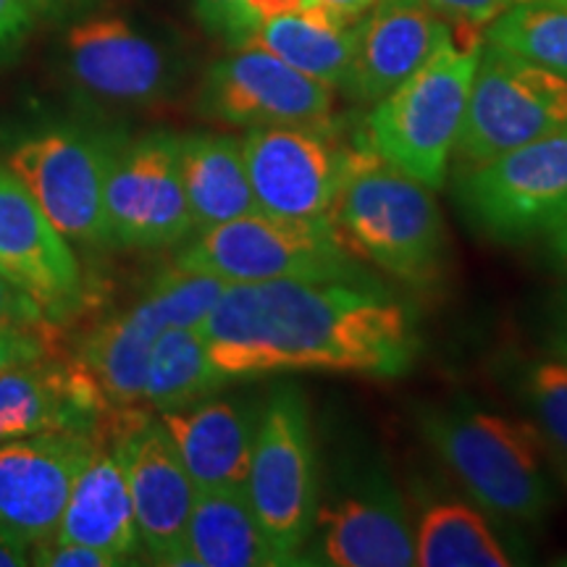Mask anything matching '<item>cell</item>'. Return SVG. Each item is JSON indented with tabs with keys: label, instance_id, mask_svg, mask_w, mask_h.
Returning a JSON list of instances; mask_svg holds the SVG:
<instances>
[{
	"label": "cell",
	"instance_id": "obj_23",
	"mask_svg": "<svg viewBox=\"0 0 567 567\" xmlns=\"http://www.w3.org/2000/svg\"><path fill=\"white\" fill-rule=\"evenodd\" d=\"M413 542L415 565L421 567H507L517 563L476 502L429 488L417 492Z\"/></svg>",
	"mask_w": 567,
	"mask_h": 567
},
{
	"label": "cell",
	"instance_id": "obj_14",
	"mask_svg": "<svg viewBox=\"0 0 567 567\" xmlns=\"http://www.w3.org/2000/svg\"><path fill=\"white\" fill-rule=\"evenodd\" d=\"M0 274L59 326L87 302V281L71 243L9 166H0Z\"/></svg>",
	"mask_w": 567,
	"mask_h": 567
},
{
	"label": "cell",
	"instance_id": "obj_2",
	"mask_svg": "<svg viewBox=\"0 0 567 567\" xmlns=\"http://www.w3.org/2000/svg\"><path fill=\"white\" fill-rule=\"evenodd\" d=\"M417 431L486 515L523 526L549 515L547 450L530 423L471 405H429L417 410Z\"/></svg>",
	"mask_w": 567,
	"mask_h": 567
},
{
	"label": "cell",
	"instance_id": "obj_36",
	"mask_svg": "<svg viewBox=\"0 0 567 567\" xmlns=\"http://www.w3.org/2000/svg\"><path fill=\"white\" fill-rule=\"evenodd\" d=\"M34 21L30 0H0V61L17 51Z\"/></svg>",
	"mask_w": 567,
	"mask_h": 567
},
{
	"label": "cell",
	"instance_id": "obj_24",
	"mask_svg": "<svg viewBox=\"0 0 567 567\" xmlns=\"http://www.w3.org/2000/svg\"><path fill=\"white\" fill-rule=\"evenodd\" d=\"M358 21H344L321 3L258 21L245 45L264 48L276 59L337 90L350 76ZM243 48V45H239Z\"/></svg>",
	"mask_w": 567,
	"mask_h": 567
},
{
	"label": "cell",
	"instance_id": "obj_3",
	"mask_svg": "<svg viewBox=\"0 0 567 567\" xmlns=\"http://www.w3.org/2000/svg\"><path fill=\"white\" fill-rule=\"evenodd\" d=\"M331 224L354 258L371 260L408 287H434L444 274L446 226L434 189L396 172L363 140Z\"/></svg>",
	"mask_w": 567,
	"mask_h": 567
},
{
	"label": "cell",
	"instance_id": "obj_4",
	"mask_svg": "<svg viewBox=\"0 0 567 567\" xmlns=\"http://www.w3.org/2000/svg\"><path fill=\"white\" fill-rule=\"evenodd\" d=\"M481 42L471 38L460 45L452 34L413 76L375 101L360 126L368 151L429 189H442L463 130Z\"/></svg>",
	"mask_w": 567,
	"mask_h": 567
},
{
	"label": "cell",
	"instance_id": "obj_27",
	"mask_svg": "<svg viewBox=\"0 0 567 567\" xmlns=\"http://www.w3.org/2000/svg\"><path fill=\"white\" fill-rule=\"evenodd\" d=\"M226 384L229 381L210 360L208 344L197 326L166 329L151 352L142 402L163 413L205 400Z\"/></svg>",
	"mask_w": 567,
	"mask_h": 567
},
{
	"label": "cell",
	"instance_id": "obj_21",
	"mask_svg": "<svg viewBox=\"0 0 567 567\" xmlns=\"http://www.w3.org/2000/svg\"><path fill=\"white\" fill-rule=\"evenodd\" d=\"M53 536L109 551L124 563L142 549L124 465L105 434L76 476Z\"/></svg>",
	"mask_w": 567,
	"mask_h": 567
},
{
	"label": "cell",
	"instance_id": "obj_22",
	"mask_svg": "<svg viewBox=\"0 0 567 567\" xmlns=\"http://www.w3.org/2000/svg\"><path fill=\"white\" fill-rule=\"evenodd\" d=\"M166 329H172L166 316L145 292L130 310L105 318L84 337L76 358L97 381L111 408H134L142 402L151 352Z\"/></svg>",
	"mask_w": 567,
	"mask_h": 567
},
{
	"label": "cell",
	"instance_id": "obj_20",
	"mask_svg": "<svg viewBox=\"0 0 567 567\" xmlns=\"http://www.w3.org/2000/svg\"><path fill=\"white\" fill-rule=\"evenodd\" d=\"M197 492L245 486L260 408L229 396H205L158 413Z\"/></svg>",
	"mask_w": 567,
	"mask_h": 567
},
{
	"label": "cell",
	"instance_id": "obj_41",
	"mask_svg": "<svg viewBox=\"0 0 567 567\" xmlns=\"http://www.w3.org/2000/svg\"><path fill=\"white\" fill-rule=\"evenodd\" d=\"M547 243H549L551 260H555L563 271H567V216L547 234Z\"/></svg>",
	"mask_w": 567,
	"mask_h": 567
},
{
	"label": "cell",
	"instance_id": "obj_25",
	"mask_svg": "<svg viewBox=\"0 0 567 567\" xmlns=\"http://www.w3.org/2000/svg\"><path fill=\"white\" fill-rule=\"evenodd\" d=\"M179 172L195 231L258 210L247 179L243 140L231 134H179Z\"/></svg>",
	"mask_w": 567,
	"mask_h": 567
},
{
	"label": "cell",
	"instance_id": "obj_30",
	"mask_svg": "<svg viewBox=\"0 0 567 567\" xmlns=\"http://www.w3.org/2000/svg\"><path fill=\"white\" fill-rule=\"evenodd\" d=\"M523 394L547 436L567 455V358L555 354L530 363L523 375Z\"/></svg>",
	"mask_w": 567,
	"mask_h": 567
},
{
	"label": "cell",
	"instance_id": "obj_26",
	"mask_svg": "<svg viewBox=\"0 0 567 567\" xmlns=\"http://www.w3.org/2000/svg\"><path fill=\"white\" fill-rule=\"evenodd\" d=\"M187 551L197 567L281 565L252 513L245 486L197 492L187 526Z\"/></svg>",
	"mask_w": 567,
	"mask_h": 567
},
{
	"label": "cell",
	"instance_id": "obj_10",
	"mask_svg": "<svg viewBox=\"0 0 567 567\" xmlns=\"http://www.w3.org/2000/svg\"><path fill=\"white\" fill-rule=\"evenodd\" d=\"M358 145L331 118L247 130L243 155L258 210L331 224Z\"/></svg>",
	"mask_w": 567,
	"mask_h": 567
},
{
	"label": "cell",
	"instance_id": "obj_8",
	"mask_svg": "<svg viewBox=\"0 0 567 567\" xmlns=\"http://www.w3.org/2000/svg\"><path fill=\"white\" fill-rule=\"evenodd\" d=\"M455 197L473 229L496 243L547 237L567 216V124L460 168Z\"/></svg>",
	"mask_w": 567,
	"mask_h": 567
},
{
	"label": "cell",
	"instance_id": "obj_44",
	"mask_svg": "<svg viewBox=\"0 0 567 567\" xmlns=\"http://www.w3.org/2000/svg\"><path fill=\"white\" fill-rule=\"evenodd\" d=\"M555 3H563V6H567V0H555Z\"/></svg>",
	"mask_w": 567,
	"mask_h": 567
},
{
	"label": "cell",
	"instance_id": "obj_6",
	"mask_svg": "<svg viewBox=\"0 0 567 567\" xmlns=\"http://www.w3.org/2000/svg\"><path fill=\"white\" fill-rule=\"evenodd\" d=\"M176 266L210 274L224 284L276 279H365L337 229L252 210L210 229L176 255Z\"/></svg>",
	"mask_w": 567,
	"mask_h": 567
},
{
	"label": "cell",
	"instance_id": "obj_16",
	"mask_svg": "<svg viewBox=\"0 0 567 567\" xmlns=\"http://www.w3.org/2000/svg\"><path fill=\"white\" fill-rule=\"evenodd\" d=\"M103 434L55 431L0 442V528L27 549L59 528L76 476Z\"/></svg>",
	"mask_w": 567,
	"mask_h": 567
},
{
	"label": "cell",
	"instance_id": "obj_38",
	"mask_svg": "<svg viewBox=\"0 0 567 567\" xmlns=\"http://www.w3.org/2000/svg\"><path fill=\"white\" fill-rule=\"evenodd\" d=\"M318 3H321L323 9H329L331 13H337L339 19L352 21L354 24V21L363 19L365 13L379 3V0H318Z\"/></svg>",
	"mask_w": 567,
	"mask_h": 567
},
{
	"label": "cell",
	"instance_id": "obj_19",
	"mask_svg": "<svg viewBox=\"0 0 567 567\" xmlns=\"http://www.w3.org/2000/svg\"><path fill=\"white\" fill-rule=\"evenodd\" d=\"M452 38V27L421 0H379L358 21V42L344 92L375 103L413 76Z\"/></svg>",
	"mask_w": 567,
	"mask_h": 567
},
{
	"label": "cell",
	"instance_id": "obj_11",
	"mask_svg": "<svg viewBox=\"0 0 567 567\" xmlns=\"http://www.w3.org/2000/svg\"><path fill=\"white\" fill-rule=\"evenodd\" d=\"M130 484L140 547L158 565H193L187 526L197 488L161 417L113 408L103 429Z\"/></svg>",
	"mask_w": 567,
	"mask_h": 567
},
{
	"label": "cell",
	"instance_id": "obj_37",
	"mask_svg": "<svg viewBox=\"0 0 567 567\" xmlns=\"http://www.w3.org/2000/svg\"><path fill=\"white\" fill-rule=\"evenodd\" d=\"M313 3H318V0H247V9H250L255 21H264L271 17H281V13L308 9Z\"/></svg>",
	"mask_w": 567,
	"mask_h": 567
},
{
	"label": "cell",
	"instance_id": "obj_42",
	"mask_svg": "<svg viewBox=\"0 0 567 567\" xmlns=\"http://www.w3.org/2000/svg\"><path fill=\"white\" fill-rule=\"evenodd\" d=\"M87 3V0H30L34 13H45V17H61L76 6Z\"/></svg>",
	"mask_w": 567,
	"mask_h": 567
},
{
	"label": "cell",
	"instance_id": "obj_12",
	"mask_svg": "<svg viewBox=\"0 0 567 567\" xmlns=\"http://www.w3.org/2000/svg\"><path fill=\"white\" fill-rule=\"evenodd\" d=\"M113 247L166 250L195 231L179 172V134L155 130L124 140L105 187Z\"/></svg>",
	"mask_w": 567,
	"mask_h": 567
},
{
	"label": "cell",
	"instance_id": "obj_31",
	"mask_svg": "<svg viewBox=\"0 0 567 567\" xmlns=\"http://www.w3.org/2000/svg\"><path fill=\"white\" fill-rule=\"evenodd\" d=\"M30 565H42V567H116L126 565L124 559L109 555V551H101L95 547H87V544L69 542V538L51 536L45 542L34 544L30 549Z\"/></svg>",
	"mask_w": 567,
	"mask_h": 567
},
{
	"label": "cell",
	"instance_id": "obj_32",
	"mask_svg": "<svg viewBox=\"0 0 567 567\" xmlns=\"http://www.w3.org/2000/svg\"><path fill=\"white\" fill-rule=\"evenodd\" d=\"M55 329H59V326H48V329L0 326V373L11 365L30 363V360L59 352V347H55L59 344Z\"/></svg>",
	"mask_w": 567,
	"mask_h": 567
},
{
	"label": "cell",
	"instance_id": "obj_29",
	"mask_svg": "<svg viewBox=\"0 0 567 567\" xmlns=\"http://www.w3.org/2000/svg\"><path fill=\"white\" fill-rule=\"evenodd\" d=\"M224 289L226 284L216 276L174 264L155 276L147 295L158 302L172 329H187L203 323Z\"/></svg>",
	"mask_w": 567,
	"mask_h": 567
},
{
	"label": "cell",
	"instance_id": "obj_18",
	"mask_svg": "<svg viewBox=\"0 0 567 567\" xmlns=\"http://www.w3.org/2000/svg\"><path fill=\"white\" fill-rule=\"evenodd\" d=\"M66 66L84 95L113 105H147L166 95L174 82L166 51L118 17L71 27Z\"/></svg>",
	"mask_w": 567,
	"mask_h": 567
},
{
	"label": "cell",
	"instance_id": "obj_9",
	"mask_svg": "<svg viewBox=\"0 0 567 567\" xmlns=\"http://www.w3.org/2000/svg\"><path fill=\"white\" fill-rule=\"evenodd\" d=\"M567 124V76L481 42L455 155L460 168L494 161Z\"/></svg>",
	"mask_w": 567,
	"mask_h": 567
},
{
	"label": "cell",
	"instance_id": "obj_7",
	"mask_svg": "<svg viewBox=\"0 0 567 567\" xmlns=\"http://www.w3.org/2000/svg\"><path fill=\"white\" fill-rule=\"evenodd\" d=\"M124 137L82 124L45 126L13 142L6 166L71 245L111 247L105 187Z\"/></svg>",
	"mask_w": 567,
	"mask_h": 567
},
{
	"label": "cell",
	"instance_id": "obj_17",
	"mask_svg": "<svg viewBox=\"0 0 567 567\" xmlns=\"http://www.w3.org/2000/svg\"><path fill=\"white\" fill-rule=\"evenodd\" d=\"M111 413L80 358L53 352L0 373V442L55 431L103 434Z\"/></svg>",
	"mask_w": 567,
	"mask_h": 567
},
{
	"label": "cell",
	"instance_id": "obj_13",
	"mask_svg": "<svg viewBox=\"0 0 567 567\" xmlns=\"http://www.w3.org/2000/svg\"><path fill=\"white\" fill-rule=\"evenodd\" d=\"M302 563L331 567L415 565L413 520L384 467H363L318 499Z\"/></svg>",
	"mask_w": 567,
	"mask_h": 567
},
{
	"label": "cell",
	"instance_id": "obj_28",
	"mask_svg": "<svg viewBox=\"0 0 567 567\" xmlns=\"http://www.w3.org/2000/svg\"><path fill=\"white\" fill-rule=\"evenodd\" d=\"M486 42L567 76V6L517 0L488 24Z\"/></svg>",
	"mask_w": 567,
	"mask_h": 567
},
{
	"label": "cell",
	"instance_id": "obj_33",
	"mask_svg": "<svg viewBox=\"0 0 567 567\" xmlns=\"http://www.w3.org/2000/svg\"><path fill=\"white\" fill-rule=\"evenodd\" d=\"M197 13L213 34H221L231 45H245L258 21L247 9V0H197Z\"/></svg>",
	"mask_w": 567,
	"mask_h": 567
},
{
	"label": "cell",
	"instance_id": "obj_1",
	"mask_svg": "<svg viewBox=\"0 0 567 567\" xmlns=\"http://www.w3.org/2000/svg\"><path fill=\"white\" fill-rule=\"evenodd\" d=\"M197 329L226 381L287 371L394 379L421 352L413 310L365 279L226 284Z\"/></svg>",
	"mask_w": 567,
	"mask_h": 567
},
{
	"label": "cell",
	"instance_id": "obj_39",
	"mask_svg": "<svg viewBox=\"0 0 567 567\" xmlns=\"http://www.w3.org/2000/svg\"><path fill=\"white\" fill-rule=\"evenodd\" d=\"M551 347H555V354L567 358V289L555 300V313H551Z\"/></svg>",
	"mask_w": 567,
	"mask_h": 567
},
{
	"label": "cell",
	"instance_id": "obj_40",
	"mask_svg": "<svg viewBox=\"0 0 567 567\" xmlns=\"http://www.w3.org/2000/svg\"><path fill=\"white\" fill-rule=\"evenodd\" d=\"M30 565V549L0 528V567Z\"/></svg>",
	"mask_w": 567,
	"mask_h": 567
},
{
	"label": "cell",
	"instance_id": "obj_43",
	"mask_svg": "<svg viewBox=\"0 0 567 567\" xmlns=\"http://www.w3.org/2000/svg\"><path fill=\"white\" fill-rule=\"evenodd\" d=\"M551 460H555V465H557V471H559V478H563V484L567 486V455H565V452L555 450V452H551Z\"/></svg>",
	"mask_w": 567,
	"mask_h": 567
},
{
	"label": "cell",
	"instance_id": "obj_15",
	"mask_svg": "<svg viewBox=\"0 0 567 567\" xmlns=\"http://www.w3.org/2000/svg\"><path fill=\"white\" fill-rule=\"evenodd\" d=\"M197 105L210 122L245 130L308 124L331 118L334 90L287 66L264 48L243 45L208 69Z\"/></svg>",
	"mask_w": 567,
	"mask_h": 567
},
{
	"label": "cell",
	"instance_id": "obj_5",
	"mask_svg": "<svg viewBox=\"0 0 567 567\" xmlns=\"http://www.w3.org/2000/svg\"><path fill=\"white\" fill-rule=\"evenodd\" d=\"M245 494L281 565H300L321 499L313 423L300 386H276L260 408Z\"/></svg>",
	"mask_w": 567,
	"mask_h": 567
},
{
	"label": "cell",
	"instance_id": "obj_34",
	"mask_svg": "<svg viewBox=\"0 0 567 567\" xmlns=\"http://www.w3.org/2000/svg\"><path fill=\"white\" fill-rule=\"evenodd\" d=\"M421 3L429 6L442 19L455 21V24L488 27L517 0H421Z\"/></svg>",
	"mask_w": 567,
	"mask_h": 567
},
{
	"label": "cell",
	"instance_id": "obj_35",
	"mask_svg": "<svg viewBox=\"0 0 567 567\" xmlns=\"http://www.w3.org/2000/svg\"><path fill=\"white\" fill-rule=\"evenodd\" d=\"M0 326H21V329H48L51 318L40 310V305L21 292L19 287L0 274Z\"/></svg>",
	"mask_w": 567,
	"mask_h": 567
}]
</instances>
